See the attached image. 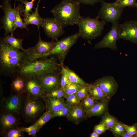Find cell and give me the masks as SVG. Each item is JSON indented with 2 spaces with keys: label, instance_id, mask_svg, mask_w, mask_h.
<instances>
[{
  "label": "cell",
  "instance_id": "1",
  "mask_svg": "<svg viewBox=\"0 0 137 137\" xmlns=\"http://www.w3.org/2000/svg\"><path fill=\"white\" fill-rule=\"evenodd\" d=\"M26 50L14 49L0 40V73L12 78L16 75L22 64L26 60Z\"/></svg>",
  "mask_w": 137,
  "mask_h": 137
},
{
  "label": "cell",
  "instance_id": "2",
  "mask_svg": "<svg viewBox=\"0 0 137 137\" xmlns=\"http://www.w3.org/2000/svg\"><path fill=\"white\" fill-rule=\"evenodd\" d=\"M39 59L32 61L24 62L16 75L26 79L31 77H38L49 73H60L61 65L57 62L54 57Z\"/></svg>",
  "mask_w": 137,
  "mask_h": 137
},
{
  "label": "cell",
  "instance_id": "3",
  "mask_svg": "<svg viewBox=\"0 0 137 137\" xmlns=\"http://www.w3.org/2000/svg\"><path fill=\"white\" fill-rule=\"evenodd\" d=\"M80 4L77 2L62 1L51 10L54 18L64 28L76 24L81 16Z\"/></svg>",
  "mask_w": 137,
  "mask_h": 137
},
{
  "label": "cell",
  "instance_id": "4",
  "mask_svg": "<svg viewBox=\"0 0 137 137\" xmlns=\"http://www.w3.org/2000/svg\"><path fill=\"white\" fill-rule=\"evenodd\" d=\"M43 101L26 93L24 94L20 115L26 122L34 123L42 115L46 108Z\"/></svg>",
  "mask_w": 137,
  "mask_h": 137
},
{
  "label": "cell",
  "instance_id": "5",
  "mask_svg": "<svg viewBox=\"0 0 137 137\" xmlns=\"http://www.w3.org/2000/svg\"><path fill=\"white\" fill-rule=\"evenodd\" d=\"M97 16L92 18L81 16L77 22L79 28L78 33L80 37L87 40L95 39L100 36L103 30L106 22L99 21Z\"/></svg>",
  "mask_w": 137,
  "mask_h": 137
},
{
  "label": "cell",
  "instance_id": "6",
  "mask_svg": "<svg viewBox=\"0 0 137 137\" xmlns=\"http://www.w3.org/2000/svg\"><path fill=\"white\" fill-rule=\"evenodd\" d=\"M80 37L78 33L57 41L54 48L49 52L40 55L36 58L56 56L61 64L63 65L66 56L71 47L76 43Z\"/></svg>",
  "mask_w": 137,
  "mask_h": 137
},
{
  "label": "cell",
  "instance_id": "7",
  "mask_svg": "<svg viewBox=\"0 0 137 137\" xmlns=\"http://www.w3.org/2000/svg\"><path fill=\"white\" fill-rule=\"evenodd\" d=\"M101 7L97 16L105 22L113 24L121 17L124 8L118 6L116 3H107L103 0L100 2Z\"/></svg>",
  "mask_w": 137,
  "mask_h": 137
},
{
  "label": "cell",
  "instance_id": "8",
  "mask_svg": "<svg viewBox=\"0 0 137 137\" xmlns=\"http://www.w3.org/2000/svg\"><path fill=\"white\" fill-rule=\"evenodd\" d=\"M12 0H3L0 7L3 10L4 16L1 19L2 28L5 31L4 37L9 33L13 36L14 31L13 25L16 15V7L15 3L14 8L12 7Z\"/></svg>",
  "mask_w": 137,
  "mask_h": 137
},
{
  "label": "cell",
  "instance_id": "9",
  "mask_svg": "<svg viewBox=\"0 0 137 137\" xmlns=\"http://www.w3.org/2000/svg\"><path fill=\"white\" fill-rule=\"evenodd\" d=\"M112 24L111 30L101 40L95 44L94 49L107 48L113 51H116L117 50L116 42L120 39L118 21Z\"/></svg>",
  "mask_w": 137,
  "mask_h": 137
},
{
  "label": "cell",
  "instance_id": "10",
  "mask_svg": "<svg viewBox=\"0 0 137 137\" xmlns=\"http://www.w3.org/2000/svg\"><path fill=\"white\" fill-rule=\"evenodd\" d=\"M41 26L43 28L46 35L52 41H58V38L64 32L63 27L54 18H42Z\"/></svg>",
  "mask_w": 137,
  "mask_h": 137
},
{
  "label": "cell",
  "instance_id": "11",
  "mask_svg": "<svg viewBox=\"0 0 137 137\" xmlns=\"http://www.w3.org/2000/svg\"><path fill=\"white\" fill-rule=\"evenodd\" d=\"M56 42V41L49 42L43 41L39 33L38 41L36 45L26 49V61H31L37 60L36 58L38 56L50 51L55 46Z\"/></svg>",
  "mask_w": 137,
  "mask_h": 137
},
{
  "label": "cell",
  "instance_id": "12",
  "mask_svg": "<svg viewBox=\"0 0 137 137\" xmlns=\"http://www.w3.org/2000/svg\"><path fill=\"white\" fill-rule=\"evenodd\" d=\"M23 95L11 92L8 97L5 98L0 105V111L20 115Z\"/></svg>",
  "mask_w": 137,
  "mask_h": 137
},
{
  "label": "cell",
  "instance_id": "13",
  "mask_svg": "<svg viewBox=\"0 0 137 137\" xmlns=\"http://www.w3.org/2000/svg\"><path fill=\"white\" fill-rule=\"evenodd\" d=\"M120 39L137 43V22L134 20L127 21L119 24Z\"/></svg>",
  "mask_w": 137,
  "mask_h": 137
},
{
  "label": "cell",
  "instance_id": "14",
  "mask_svg": "<svg viewBox=\"0 0 137 137\" xmlns=\"http://www.w3.org/2000/svg\"><path fill=\"white\" fill-rule=\"evenodd\" d=\"M95 82L110 98L116 93L118 87L117 82L111 76H106L97 79Z\"/></svg>",
  "mask_w": 137,
  "mask_h": 137
},
{
  "label": "cell",
  "instance_id": "15",
  "mask_svg": "<svg viewBox=\"0 0 137 137\" xmlns=\"http://www.w3.org/2000/svg\"><path fill=\"white\" fill-rule=\"evenodd\" d=\"M25 85L26 93L43 99L46 96V93L38 77H31L25 79Z\"/></svg>",
  "mask_w": 137,
  "mask_h": 137
},
{
  "label": "cell",
  "instance_id": "16",
  "mask_svg": "<svg viewBox=\"0 0 137 137\" xmlns=\"http://www.w3.org/2000/svg\"><path fill=\"white\" fill-rule=\"evenodd\" d=\"M60 73H49L38 77L46 93L60 87Z\"/></svg>",
  "mask_w": 137,
  "mask_h": 137
},
{
  "label": "cell",
  "instance_id": "17",
  "mask_svg": "<svg viewBox=\"0 0 137 137\" xmlns=\"http://www.w3.org/2000/svg\"><path fill=\"white\" fill-rule=\"evenodd\" d=\"M19 115L8 112L0 111V133L18 126Z\"/></svg>",
  "mask_w": 137,
  "mask_h": 137
},
{
  "label": "cell",
  "instance_id": "18",
  "mask_svg": "<svg viewBox=\"0 0 137 137\" xmlns=\"http://www.w3.org/2000/svg\"><path fill=\"white\" fill-rule=\"evenodd\" d=\"M85 110L81 104L71 106L67 117L68 121L78 124L86 118Z\"/></svg>",
  "mask_w": 137,
  "mask_h": 137
},
{
  "label": "cell",
  "instance_id": "19",
  "mask_svg": "<svg viewBox=\"0 0 137 137\" xmlns=\"http://www.w3.org/2000/svg\"><path fill=\"white\" fill-rule=\"evenodd\" d=\"M43 99L46 110L52 112L59 111L68 105L63 97L55 98L46 96Z\"/></svg>",
  "mask_w": 137,
  "mask_h": 137
},
{
  "label": "cell",
  "instance_id": "20",
  "mask_svg": "<svg viewBox=\"0 0 137 137\" xmlns=\"http://www.w3.org/2000/svg\"><path fill=\"white\" fill-rule=\"evenodd\" d=\"M109 101L104 100L95 102L90 109L85 111L87 116H100L104 114L108 110Z\"/></svg>",
  "mask_w": 137,
  "mask_h": 137
},
{
  "label": "cell",
  "instance_id": "21",
  "mask_svg": "<svg viewBox=\"0 0 137 137\" xmlns=\"http://www.w3.org/2000/svg\"><path fill=\"white\" fill-rule=\"evenodd\" d=\"M11 78V92L19 95L24 94L26 93L25 79L17 75H15Z\"/></svg>",
  "mask_w": 137,
  "mask_h": 137
},
{
  "label": "cell",
  "instance_id": "22",
  "mask_svg": "<svg viewBox=\"0 0 137 137\" xmlns=\"http://www.w3.org/2000/svg\"><path fill=\"white\" fill-rule=\"evenodd\" d=\"M40 1V0H39L34 12L29 13L26 16L22 19L26 26L29 24L36 25L39 32L42 18L40 16L39 13V5Z\"/></svg>",
  "mask_w": 137,
  "mask_h": 137
},
{
  "label": "cell",
  "instance_id": "23",
  "mask_svg": "<svg viewBox=\"0 0 137 137\" xmlns=\"http://www.w3.org/2000/svg\"><path fill=\"white\" fill-rule=\"evenodd\" d=\"M89 96L95 100L100 101L109 100L110 98L102 91L95 82L89 84Z\"/></svg>",
  "mask_w": 137,
  "mask_h": 137
},
{
  "label": "cell",
  "instance_id": "24",
  "mask_svg": "<svg viewBox=\"0 0 137 137\" xmlns=\"http://www.w3.org/2000/svg\"><path fill=\"white\" fill-rule=\"evenodd\" d=\"M15 8L16 15L13 25L14 30L15 31L16 28H19L22 29L25 28L29 30L20 16L25 8L24 5L22 3L19 4Z\"/></svg>",
  "mask_w": 137,
  "mask_h": 137
},
{
  "label": "cell",
  "instance_id": "25",
  "mask_svg": "<svg viewBox=\"0 0 137 137\" xmlns=\"http://www.w3.org/2000/svg\"><path fill=\"white\" fill-rule=\"evenodd\" d=\"M0 40L7 43L14 49L22 50L25 49L22 47L23 39L16 38L13 36L9 35L4 38H1Z\"/></svg>",
  "mask_w": 137,
  "mask_h": 137
},
{
  "label": "cell",
  "instance_id": "26",
  "mask_svg": "<svg viewBox=\"0 0 137 137\" xmlns=\"http://www.w3.org/2000/svg\"><path fill=\"white\" fill-rule=\"evenodd\" d=\"M61 71L65 73L71 82L78 83L82 85H85L87 83L69 68L68 67H64L63 65H61Z\"/></svg>",
  "mask_w": 137,
  "mask_h": 137
},
{
  "label": "cell",
  "instance_id": "27",
  "mask_svg": "<svg viewBox=\"0 0 137 137\" xmlns=\"http://www.w3.org/2000/svg\"><path fill=\"white\" fill-rule=\"evenodd\" d=\"M21 128L18 126L10 128L0 133L1 136L4 137H22L24 136V132Z\"/></svg>",
  "mask_w": 137,
  "mask_h": 137
},
{
  "label": "cell",
  "instance_id": "28",
  "mask_svg": "<svg viewBox=\"0 0 137 137\" xmlns=\"http://www.w3.org/2000/svg\"><path fill=\"white\" fill-rule=\"evenodd\" d=\"M118 122L117 119L108 111L102 116L99 123L103 124L109 130L114 124Z\"/></svg>",
  "mask_w": 137,
  "mask_h": 137
},
{
  "label": "cell",
  "instance_id": "29",
  "mask_svg": "<svg viewBox=\"0 0 137 137\" xmlns=\"http://www.w3.org/2000/svg\"><path fill=\"white\" fill-rule=\"evenodd\" d=\"M84 85L78 83L70 82L63 89L64 93V97L69 95L76 93Z\"/></svg>",
  "mask_w": 137,
  "mask_h": 137
},
{
  "label": "cell",
  "instance_id": "30",
  "mask_svg": "<svg viewBox=\"0 0 137 137\" xmlns=\"http://www.w3.org/2000/svg\"><path fill=\"white\" fill-rule=\"evenodd\" d=\"M53 118L52 112L46 110L39 118L33 123L38 126L41 129L49 121Z\"/></svg>",
  "mask_w": 137,
  "mask_h": 137
},
{
  "label": "cell",
  "instance_id": "31",
  "mask_svg": "<svg viewBox=\"0 0 137 137\" xmlns=\"http://www.w3.org/2000/svg\"><path fill=\"white\" fill-rule=\"evenodd\" d=\"M109 130L117 136H120V135L126 130L124 124L119 121L114 124Z\"/></svg>",
  "mask_w": 137,
  "mask_h": 137
},
{
  "label": "cell",
  "instance_id": "32",
  "mask_svg": "<svg viewBox=\"0 0 137 137\" xmlns=\"http://www.w3.org/2000/svg\"><path fill=\"white\" fill-rule=\"evenodd\" d=\"M15 1H18L23 4L25 6V8L22 11V15L23 18L25 17L30 12H32V9L34 6V2L31 1H28L27 0H13Z\"/></svg>",
  "mask_w": 137,
  "mask_h": 137
},
{
  "label": "cell",
  "instance_id": "33",
  "mask_svg": "<svg viewBox=\"0 0 137 137\" xmlns=\"http://www.w3.org/2000/svg\"><path fill=\"white\" fill-rule=\"evenodd\" d=\"M46 96L55 98H61L64 97V94L63 89L60 87L46 93Z\"/></svg>",
  "mask_w": 137,
  "mask_h": 137
},
{
  "label": "cell",
  "instance_id": "34",
  "mask_svg": "<svg viewBox=\"0 0 137 137\" xmlns=\"http://www.w3.org/2000/svg\"><path fill=\"white\" fill-rule=\"evenodd\" d=\"M65 98L66 99V103L68 105L72 106L80 104V100L76 93L68 95Z\"/></svg>",
  "mask_w": 137,
  "mask_h": 137
},
{
  "label": "cell",
  "instance_id": "35",
  "mask_svg": "<svg viewBox=\"0 0 137 137\" xmlns=\"http://www.w3.org/2000/svg\"><path fill=\"white\" fill-rule=\"evenodd\" d=\"M95 100L94 98L90 96L83 99L81 105L85 111L90 109L93 107L95 104Z\"/></svg>",
  "mask_w": 137,
  "mask_h": 137
},
{
  "label": "cell",
  "instance_id": "36",
  "mask_svg": "<svg viewBox=\"0 0 137 137\" xmlns=\"http://www.w3.org/2000/svg\"><path fill=\"white\" fill-rule=\"evenodd\" d=\"M21 128L24 132H26L29 135L33 136H35L40 129L38 126L34 124L29 127H23Z\"/></svg>",
  "mask_w": 137,
  "mask_h": 137
},
{
  "label": "cell",
  "instance_id": "37",
  "mask_svg": "<svg viewBox=\"0 0 137 137\" xmlns=\"http://www.w3.org/2000/svg\"><path fill=\"white\" fill-rule=\"evenodd\" d=\"M71 106L67 105L61 109L52 112L53 118L56 117H67Z\"/></svg>",
  "mask_w": 137,
  "mask_h": 137
},
{
  "label": "cell",
  "instance_id": "38",
  "mask_svg": "<svg viewBox=\"0 0 137 137\" xmlns=\"http://www.w3.org/2000/svg\"><path fill=\"white\" fill-rule=\"evenodd\" d=\"M89 84L87 83L86 84L84 85L76 93L77 95L80 100L89 96Z\"/></svg>",
  "mask_w": 137,
  "mask_h": 137
},
{
  "label": "cell",
  "instance_id": "39",
  "mask_svg": "<svg viewBox=\"0 0 137 137\" xmlns=\"http://www.w3.org/2000/svg\"><path fill=\"white\" fill-rule=\"evenodd\" d=\"M115 2L118 6L123 8L127 7H135L137 3L136 0H120Z\"/></svg>",
  "mask_w": 137,
  "mask_h": 137
},
{
  "label": "cell",
  "instance_id": "40",
  "mask_svg": "<svg viewBox=\"0 0 137 137\" xmlns=\"http://www.w3.org/2000/svg\"><path fill=\"white\" fill-rule=\"evenodd\" d=\"M126 131L134 137L137 134V124L136 123L131 126H129L124 124Z\"/></svg>",
  "mask_w": 137,
  "mask_h": 137
},
{
  "label": "cell",
  "instance_id": "41",
  "mask_svg": "<svg viewBox=\"0 0 137 137\" xmlns=\"http://www.w3.org/2000/svg\"><path fill=\"white\" fill-rule=\"evenodd\" d=\"M60 74L61 75L60 80V87L64 88L67 84L71 82L63 72L61 71Z\"/></svg>",
  "mask_w": 137,
  "mask_h": 137
},
{
  "label": "cell",
  "instance_id": "42",
  "mask_svg": "<svg viewBox=\"0 0 137 137\" xmlns=\"http://www.w3.org/2000/svg\"><path fill=\"white\" fill-rule=\"evenodd\" d=\"M93 130L99 134L101 135L109 129L103 124L99 123L94 127Z\"/></svg>",
  "mask_w": 137,
  "mask_h": 137
},
{
  "label": "cell",
  "instance_id": "43",
  "mask_svg": "<svg viewBox=\"0 0 137 137\" xmlns=\"http://www.w3.org/2000/svg\"><path fill=\"white\" fill-rule=\"evenodd\" d=\"M80 4L93 5L102 0H75Z\"/></svg>",
  "mask_w": 137,
  "mask_h": 137
},
{
  "label": "cell",
  "instance_id": "44",
  "mask_svg": "<svg viewBox=\"0 0 137 137\" xmlns=\"http://www.w3.org/2000/svg\"><path fill=\"white\" fill-rule=\"evenodd\" d=\"M1 84V83H0ZM2 83L0 85V105L2 104L3 101L5 97H4L3 95V90L2 89Z\"/></svg>",
  "mask_w": 137,
  "mask_h": 137
},
{
  "label": "cell",
  "instance_id": "45",
  "mask_svg": "<svg viewBox=\"0 0 137 137\" xmlns=\"http://www.w3.org/2000/svg\"><path fill=\"white\" fill-rule=\"evenodd\" d=\"M122 137H133L134 136L128 133L126 131H125L121 135Z\"/></svg>",
  "mask_w": 137,
  "mask_h": 137
},
{
  "label": "cell",
  "instance_id": "46",
  "mask_svg": "<svg viewBox=\"0 0 137 137\" xmlns=\"http://www.w3.org/2000/svg\"><path fill=\"white\" fill-rule=\"evenodd\" d=\"M99 134L96 132L93 131V132L90 134V137H98L99 136Z\"/></svg>",
  "mask_w": 137,
  "mask_h": 137
},
{
  "label": "cell",
  "instance_id": "47",
  "mask_svg": "<svg viewBox=\"0 0 137 137\" xmlns=\"http://www.w3.org/2000/svg\"><path fill=\"white\" fill-rule=\"evenodd\" d=\"M62 1H70L72 2H75L76 1L75 0H62Z\"/></svg>",
  "mask_w": 137,
  "mask_h": 137
},
{
  "label": "cell",
  "instance_id": "48",
  "mask_svg": "<svg viewBox=\"0 0 137 137\" xmlns=\"http://www.w3.org/2000/svg\"><path fill=\"white\" fill-rule=\"evenodd\" d=\"M135 7H136V8L137 9V3H136V4Z\"/></svg>",
  "mask_w": 137,
  "mask_h": 137
},
{
  "label": "cell",
  "instance_id": "49",
  "mask_svg": "<svg viewBox=\"0 0 137 137\" xmlns=\"http://www.w3.org/2000/svg\"><path fill=\"white\" fill-rule=\"evenodd\" d=\"M36 0H31V1L34 2L35 1H36Z\"/></svg>",
  "mask_w": 137,
  "mask_h": 137
},
{
  "label": "cell",
  "instance_id": "50",
  "mask_svg": "<svg viewBox=\"0 0 137 137\" xmlns=\"http://www.w3.org/2000/svg\"><path fill=\"white\" fill-rule=\"evenodd\" d=\"M119 0H116L115 2H118V1H119Z\"/></svg>",
  "mask_w": 137,
  "mask_h": 137
},
{
  "label": "cell",
  "instance_id": "51",
  "mask_svg": "<svg viewBox=\"0 0 137 137\" xmlns=\"http://www.w3.org/2000/svg\"><path fill=\"white\" fill-rule=\"evenodd\" d=\"M134 137H137V134H136V135H135L134 136Z\"/></svg>",
  "mask_w": 137,
  "mask_h": 137
},
{
  "label": "cell",
  "instance_id": "52",
  "mask_svg": "<svg viewBox=\"0 0 137 137\" xmlns=\"http://www.w3.org/2000/svg\"><path fill=\"white\" fill-rule=\"evenodd\" d=\"M136 21L137 22V20H136Z\"/></svg>",
  "mask_w": 137,
  "mask_h": 137
}]
</instances>
